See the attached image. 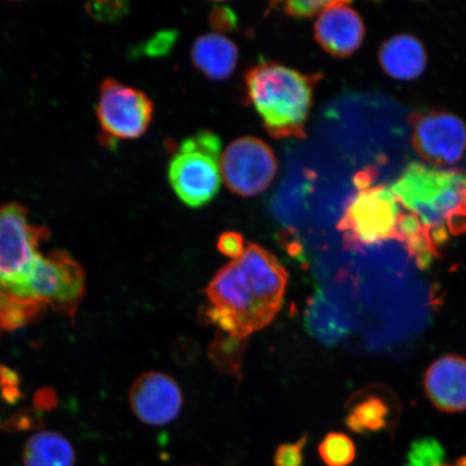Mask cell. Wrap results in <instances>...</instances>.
Returning a JSON list of instances; mask_svg holds the SVG:
<instances>
[{
    "instance_id": "5",
    "label": "cell",
    "mask_w": 466,
    "mask_h": 466,
    "mask_svg": "<svg viewBox=\"0 0 466 466\" xmlns=\"http://www.w3.org/2000/svg\"><path fill=\"white\" fill-rule=\"evenodd\" d=\"M49 233L46 227L32 223L22 204L0 207V301L31 277L44 255L40 244Z\"/></svg>"
},
{
    "instance_id": "1",
    "label": "cell",
    "mask_w": 466,
    "mask_h": 466,
    "mask_svg": "<svg viewBox=\"0 0 466 466\" xmlns=\"http://www.w3.org/2000/svg\"><path fill=\"white\" fill-rule=\"evenodd\" d=\"M396 199L421 221L437 248L466 233V175L411 163L392 185Z\"/></svg>"
},
{
    "instance_id": "26",
    "label": "cell",
    "mask_w": 466,
    "mask_h": 466,
    "mask_svg": "<svg viewBox=\"0 0 466 466\" xmlns=\"http://www.w3.org/2000/svg\"><path fill=\"white\" fill-rule=\"evenodd\" d=\"M329 4V2H287L281 5L285 15L302 19L322 13Z\"/></svg>"
},
{
    "instance_id": "21",
    "label": "cell",
    "mask_w": 466,
    "mask_h": 466,
    "mask_svg": "<svg viewBox=\"0 0 466 466\" xmlns=\"http://www.w3.org/2000/svg\"><path fill=\"white\" fill-rule=\"evenodd\" d=\"M319 454L326 466H349L353 463L357 450L348 435L334 432L324 437Z\"/></svg>"
},
{
    "instance_id": "4",
    "label": "cell",
    "mask_w": 466,
    "mask_h": 466,
    "mask_svg": "<svg viewBox=\"0 0 466 466\" xmlns=\"http://www.w3.org/2000/svg\"><path fill=\"white\" fill-rule=\"evenodd\" d=\"M220 150L217 134L202 130L184 139L175 151L168 165V180L186 206L201 208L218 194Z\"/></svg>"
},
{
    "instance_id": "19",
    "label": "cell",
    "mask_w": 466,
    "mask_h": 466,
    "mask_svg": "<svg viewBox=\"0 0 466 466\" xmlns=\"http://www.w3.org/2000/svg\"><path fill=\"white\" fill-rule=\"evenodd\" d=\"M25 466H75L71 441L56 431H39L26 441L22 454Z\"/></svg>"
},
{
    "instance_id": "15",
    "label": "cell",
    "mask_w": 466,
    "mask_h": 466,
    "mask_svg": "<svg viewBox=\"0 0 466 466\" xmlns=\"http://www.w3.org/2000/svg\"><path fill=\"white\" fill-rule=\"evenodd\" d=\"M305 326L318 341L325 346H335L351 330V320L337 302L319 289L308 301Z\"/></svg>"
},
{
    "instance_id": "10",
    "label": "cell",
    "mask_w": 466,
    "mask_h": 466,
    "mask_svg": "<svg viewBox=\"0 0 466 466\" xmlns=\"http://www.w3.org/2000/svg\"><path fill=\"white\" fill-rule=\"evenodd\" d=\"M413 144L422 158L433 165H453L465 153L466 127L450 113L423 114L413 124Z\"/></svg>"
},
{
    "instance_id": "16",
    "label": "cell",
    "mask_w": 466,
    "mask_h": 466,
    "mask_svg": "<svg viewBox=\"0 0 466 466\" xmlns=\"http://www.w3.org/2000/svg\"><path fill=\"white\" fill-rule=\"evenodd\" d=\"M396 408L398 401L388 390H365L355 396L350 405L347 427L359 434L379 432L388 427Z\"/></svg>"
},
{
    "instance_id": "25",
    "label": "cell",
    "mask_w": 466,
    "mask_h": 466,
    "mask_svg": "<svg viewBox=\"0 0 466 466\" xmlns=\"http://www.w3.org/2000/svg\"><path fill=\"white\" fill-rule=\"evenodd\" d=\"M218 248L226 258L238 259L246 252L243 236L236 231H226L218 238Z\"/></svg>"
},
{
    "instance_id": "2",
    "label": "cell",
    "mask_w": 466,
    "mask_h": 466,
    "mask_svg": "<svg viewBox=\"0 0 466 466\" xmlns=\"http://www.w3.org/2000/svg\"><path fill=\"white\" fill-rule=\"evenodd\" d=\"M320 75H305L276 62L249 68L246 86L250 103L270 137L305 138L314 87Z\"/></svg>"
},
{
    "instance_id": "6",
    "label": "cell",
    "mask_w": 466,
    "mask_h": 466,
    "mask_svg": "<svg viewBox=\"0 0 466 466\" xmlns=\"http://www.w3.org/2000/svg\"><path fill=\"white\" fill-rule=\"evenodd\" d=\"M399 201L386 186L363 187L350 201L338 224L348 248H360L395 238L400 218Z\"/></svg>"
},
{
    "instance_id": "13",
    "label": "cell",
    "mask_w": 466,
    "mask_h": 466,
    "mask_svg": "<svg viewBox=\"0 0 466 466\" xmlns=\"http://www.w3.org/2000/svg\"><path fill=\"white\" fill-rule=\"evenodd\" d=\"M364 35L363 21L348 2H329L314 26L319 45L338 57L353 55L362 45Z\"/></svg>"
},
{
    "instance_id": "27",
    "label": "cell",
    "mask_w": 466,
    "mask_h": 466,
    "mask_svg": "<svg viewBox=\"0 0 466 466\" xmlns=\"http://www.w3.org/2000/svg\"><path fill=\"white\" fill-rule=\"evenodd\" d=\"M209 23L215 31L230 32L237 26V16L228 7H217L209 15Z\"/></svg>"
},
{
    "instance_id": "24",
    "label": "cell",
    "mask_w": 466,
    "mask_h": 466,
    "mask_svg": "<svg viewBox=\"0 0 466 466\" xmlns=\"http://www.w3.org/2000/svg\"><path fill=\"white\" fill-rule=\"evenodd\" d=\"M86 10L96 20L114 22L127 14L129 5L124 2L90 3L86 5Z\"/></svg>"
},
{
    "instance_id": "3",
    "label": "cell",
    "mask_w": 466,
    "mask_h": 466,
    "mask_svg": "<svg viewBox=\"0 0 466 466\" xmlns=\"http://www.w3.org/2000/svg\"><path fill=\"white\" fill-rule=\"evenodd\" d=\"M85 293L83 267L66 252L55 250L44 254L26 282L0 301V316L8 325H19L44 307L72 316Z\"/></svg>"
},
{
    "instance_id": "20",
    "label": "cell",
    "mask_w": 466,
    "mask_h": 466,
    "mask_svg": "<svg viewBox=\"0 0 466 466\" xmlns=\"http://www.w3.org/2000/svg\"><path fill=\"white\" fill-rule=\"evenodd\" d=\"M248 345V338L231 336L219 330L208 348V359L221 374L240 381Z\"/></svg>"
},
{
    "instance_id": "23",
    "label": "cell",
    "mask_w": 466,
    "mask_h": 466,
    "mask_svg": "<svg viewBox=\"0 0 466 466\" xmlns=\"http://www.w3.org/2000/svg\"><path fill=\"white\" fill-rule=\"evenodd\" d=\"M308 436H302L301 439L291 444H283L279 446L275 454L276 466H301L304 463V448L307 444Z\"/></svg>"
},
{
    "instance_id": "11",
    "label": "cell",
    "mask_w": 466,
    "mask_h": 466,
    "mask_svg": "<svg viewBox=\"0 0 466 466\" xmlns=\"http://www.w3.org/2000/svg\"><path fill=\"white\" fill-rule=\"evenodd\" d=\"M130 406L139 421L160 427L177 418L183 395L170 376L158 371L145 372L132 384Z\"/></svg>"
},
{
    "instance_id": "14",
    "label": "cell",
    "mask_w": 466,
    "mask_h": 466,
    "mask_svg": "<svg viewBox=\"0 0 466 466\" xmlns=\"http://www.w3.org/2000/svg\"><path fill=\"white\" fill-rule=\"evenodd\" d=\"M424 390L431 403L442 412L466 410V359L445 355L425 372Z\"/></svg>"
},
{
    "instance_id": "18",
    "label": "cell",
    "mask_w": 466,
    "mask_h": 466,
    "mask_svg": "<svg viewBox=\"0 0 466 466\" xmlns=\"http://www.w3.org/2000/svg\"><path fill=\"white\" fill-rule=\"evenodd\" d=\"M379 56L384 71L398 80L416 79L427 66L423 46L410 35H398L387 40Z\"/></svg>"
},
{
    "instance_id": "22",
    "label": "cell",
    "mask_w": 466,
    "mask_h": 466,
    "mask_svg": "<svg viewBox=\"0 0 466 466\" xmlns=\"http://www.w3.org/2000/svg\"><path fill=\"white\" fill-rule=\"evenodd\" d=\"M445 451L439 441L423 437L412 442L405 466H444Z\"/></svg>"
},
{
    "instance_id": "12",
    "label": "cell",
    "mask_w": 466,
    "mask_h": 466,
    "mask_svg": "<svg viewBox=\"0 0 466 466\" xmlns=\"http://www.w3.org/2000/svg\"><path fill=\"white\" fill-rule=\"evenodd\" d=\"M248 279L256 299L268 312L277 317L283 306L289 273L269 250L248 244L246 252L236 259Z\"/></svg>"
},
{
    "instance_id": "17",
    "label": "cell",
    "mask_w": 466,
    "mask_h": 466,
    "mask_svg": "<svg viewBox=\"0 0 466 466\" xmlns=\"http://www.w3.org/2000/svg\"><path fill=\"white\" fill-rule=\"evenodd\" d=\"M238 50L232 40L219 34H207L192 46L191 58L195 66L208 79H228L235 72Z\"/></svg>"
},
{
    "instance_id": "29",
    "label": "cell",
    "mask_w": 466,
    "mask_h": 466,
    "mask_svg": "<svg viewBox=\"0 0 466 466\" xmlns=\"http://www.w3.org/2000/svg\"><path fill=\"white\" fill-rule=\"evenodd\" d=\"M444 466H466V457L460 458L456 462Z\"/></svg>"
},
{
    "instance_id": "8",
    "label": "cell",
    "mask_w": 466,
    "mask_h": 466,
    "mask_svg": "<svg viewBox=\"0 0 466 466\" xmlns=\"http://www.w3.org/2000/svg\"><path fill=\"white\" fill-rule=\"evenodd\" d=\"M221 177L233 194L253 197L264 192L275 179V153L264 141L240 137L228 145L220 160Z\"/></svg>"
},
{
    "instance_id": "7",
    "label": "cell",
    "mask_w": 466,
    "mask_h": 466,
    "mask_svg": "<svg viewBox=\"0 0 466 466\" xmlns=\"http://www.w3.org/2000/svg\"><path fill=\"white\" fill-rule=\"evenodd\" d=\"M154 105L141 90L113 78L103 81L96 116L105 142L138 138L153 119Z\"/></svg>"
},
{
    "instance_id": "28",
    "label": "cell",
    "mask_w": 466,
    "mask_h": 466,
    "mask_svg": "<svg viewBox=\"0 0 466 466\" xmlns=\"http://www.w3.org/2000/svg\"><path fill=\"white\" fill-rule=\"evenodd\" d=\"M175 35L173 32L161 33L150 40L146 46L145 52L150 56H160L165 55L174 42Z\"/></svg>"
},
{
    "instance_id": "9",
    "label": "cell",
    "mask_w": 466,
    "mask_h": 466,
    "mask_svg": "<svg viewBox=\"0 0 466 466\" xmlns=\"http://www.w3.org/2000/svg\"><path fill=\"white\" fill-rule=\"evenodd\" d=\"M206 293L211 305L225 309L236 318L244 338L267 328L275 319L256 299L237 260L221 268L208 285Z\"/></svg>"
}]
</instances>
